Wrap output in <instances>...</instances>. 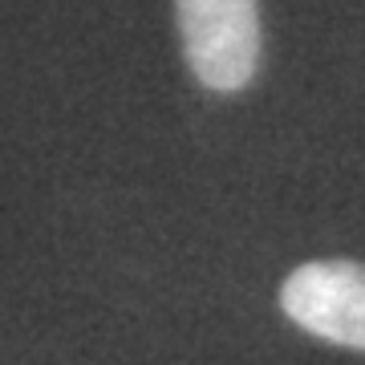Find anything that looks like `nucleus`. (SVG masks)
I'll use <instances>...</instances> for the list:
<instances>
[{
  "label": "nucleus",
  "instance_id": "obj_1",
  "mask_svg": "<svg viewBox=\"0 0 365 365\" xmlns=\"http://www.w3.org/2000/svg\"><path fill=\"white\" fill-rule=\"evenodd\" d=\"M182 53L203 90L235 93L260 66V9L256 0H175Z\"/></svg>",
  "mask_w": 365,
  "mask_h": 365
},
{
  "label": "nucleus",
  "instance_id": "obj_2",
  "mask_svg": "<svg viewBox=\"0 0 365 365\" xmlns=\"http://www.w3.org/2000/svg\"><path fill=\"white\" fill-rule=\"evenodd\" d=\"M280 309L304 333L365 353V264L357 260L300 264L280 288Z\"/></svg>",
  "mask_w": 365,
  "mask_h": 365
}]
</instances>
